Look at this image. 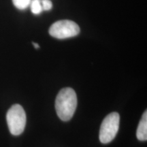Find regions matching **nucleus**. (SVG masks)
Segmentation results:
<instances>
[{
	"label": "nucleus",
	"instance_id": "1a4fd4ad",
	"mask_svg": "<svg viewBox=\"0 0 147 147\" xmlns=\"http://www.w3.org/2000/svg\"><path fill=\"white\" fill-rule=\"evenodd\" d=\"M33 45L34 46V47L36 48V49H39L40 48V46L38 45L37 43H35V42H33Z\"/></svg>",
	"mask_w": 147,
	"mask_h": 147
},
{
	"label": "nucleus",
	"instance_id": "20e7f679",
	"mask_svg": "<svg viewBox=\"0 0 147 147\" xmlns=\"http://www.w3.org/2000/svg\"><path fill=\"white\" fill-rule=\"evenodd\" d=\"M80 33V27L69 20H61L55 22L49 29V34L57 39H67L76 36Z\"/></svg>",
	"mask_w": 147,
	"mask_h": 147
},
{
	"label": "nucleus",
	"instance_id": "0eeeda50",
	"mask_svg": "<svg viewBox=\"0 0 147 147\" xmlns=\"http://www.w3.org/2000/svg\"><path fill=\"white\" fill-rule=\"evenodd\" d=\"M32 0H12L14 6L18 10H25L30 5Z\"/></svg>",
	"mask_w": 147,
	"mask_h": 147
},
{
	"label": "nucleus",
	"instance_id": "f257e3e1",
	"mask_svg": "<svg viewBox=\"0 0 147 147\" xmlns=\"http://www.w3.org/2000/svg\"><path fill=\"white\" fill-rule=\"evenodd\" d=\"M77 107V95L70 87L62 89L55 100V109L61 120L68 121L72 118Z\"/></svg>",
	"mask_w": 147,
	"mask_h": 147
},
{
	"label": "nucleus",
	"instance_id": "39448f33",
	"mask_svg": "<svg viewBox=\"0 0 147 147\" xmlns=\"http://www.w3.org/2000/svg\"><path fill=\"white\" fill-rule=\"evenodd\" d=\"M137 138L140 141H146L147 140V112L143 114L140 121L136 131Z\"/></svg>",
	"mask_w": 147,
	"mask_h": 147
},
{
	"label": "nucleus",
	"instance_id": "6e6552de",
	"mask_svg": "<svg viewBox=\"0 0 147 147\" xmlns=\"http://www.w3.org/2000/svg\"><path fill=\"white\" fill-rule=\"evenodd\" d=\"M42 10L49 11L53 8V3L50 0H41Z\"/></svg>",
	"mask_w": 147,
	"mask_h": 147
},
{
	"label": "nucleus",
	"instance_id": "423d86ee",
	"mask_svg": "<svg viewBox=\"0 0 147 147\" xmlns=\"http://www.w3.org/2000/svg\"><path fill=\"white\" fill-rule=\"evenodd\" d=\"M31 11L34 14H40L42 12L41 0H32L30 5Z\"/></svg>",
	"mask_w": 147,
	"mask_h": 147
},
{
	"label": "nucleus",
	"instance_id": "7ed1b4c3",
	"mask_svg": "<svg viewBox=\"0 0 147 147\" xmlns=\"http://www.w3.org/2000/svg\"><path fill=\"white\" fill-rule=\"evenodd\" d=\"M120 117L117 113H112L103 120L100 130V140L108 144L113 140L118 132Z\"/></svg>",
	"mask_w": 147,
	"mask_h": 147
},
{
	"label": "nucleus",
	"instance_id": "f03ea898",
	"mask_svg": "<svg viewBox=\"0 0 147 147\" xmlns=\"http://www.w3.org/2000/svg\"><path fill=\"white\" fill-rule=\"evenodd\" d=\"M6 120L11 134L21 135L26 125V114L23 108L19 104L12 106L7 113Z\"/></svg>",
	"mask_w": 147,
	"mask_h": 147
}]
</instances>
